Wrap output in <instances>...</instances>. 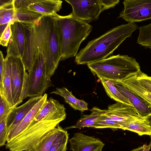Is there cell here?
<instances>
[{
  "instance_id": "277c9868",
  "label": "cell",
  "mask_w": 151,
  "mask_h": 151,
  "mask_svg": "<svg viewBox=\"0 0 151 151\" xmlns=\"http://www.w3.org/2000/svg\"><path fill=\"white\" fill-rule=\"evenodd\" d=\"M87 65L99 78L113 81L124 80L141 71L139 65L135 58L120 54L111 56Z\"/></svg>"
},
{
  "instance_id": "ab89813d",
  "label": "cell",
  "mask_w": 151,
  "mask_h": 151,
  "mask_svg": "<svg viewBox=\"0 0 151 151\" xmlns=\"http://www.w3.org/2000/svg\"><path fill=\"white\" fill-rule=\"evenodd\" d=\"M147 118L151 122V115L147 117ZM150 139H151V142H150L151 143V134L150 135Z\"/></svg>"
},
{
  "instance_id": "4dcf8cb0",
  "label": "cell",
  "mask_w": 151,
  "mask_h": 151,
  "mask_svg": "<svg viewBox=\"0 0 151 151\" xmlns=\"http://www.w3.org/2000/svg\"><path fill=\"white\" fill-rule=\"evenodd\" d=\"M135 76L141 85L151 93V76H148L141 71Z\"/></svg>"
},
{
  "instance_id": "30bf717a",
  "label": "cell",
  "mask_w": 151,
  "mask_h": 151,
  "mask_svg": "<svg viewBox=\"0 0 151 151\" xmlns=\"http://www.w3.org/2000/svg\"><path fill=\"white\" fill-rule=\"evenodd\" d=\"M104 114L109 118L123 127L140 116L133 106L117 102L105 109Z\"/></svg>"
},
{
  "instance_id": "ffe728a7",
  "label": "cell",
  "mask_w": 151,
  "mask_h": 151,
  "mask_svg": "<svg viewBox=\"0 0 151 151\" xmlns=\"http://www.w3.org/2000/svg\"><path fill=\"white\" fill-rule=\"evenodd\" d=\"M124 130H128L137 133L139 136L151 134V122L147 117L141 116L124 126Z\"/></svg>"
},
{
  "instance_id": "d4e9b609",
  "label": "cell",
  "mask_w": 151,
  "mask_h": 151,
  "mask_svg": "<svg viewBox=\"0 0 151 151\" xmlns=\"http://www.w3.org/2000/svg\"><path fill=\"white\" fill-rule=\"evenodd\" d=\"M4 73L3 81V91L0 93L4 96L12 108H14L12 96V87L9 64L5 59Z\"/></svg>"
},
{
  "instance_id": "7c38bea8",
  "label": "cell",
  "mask_w": 151,
  "mask_h": 151,
  "mask_svg": "<svg viewBox=\"0 0 151 151\" xmlns=\"http://www.w3.org/2000/svg\"><path fill=\"white\" fill-rule=\"evenodd\" d=\"M12 35L7 49V55L22 58L25 48V37L22 22H16L11 25Z\"/></svg>"
},
{
  "instance_id": "52a82bcc",
  "label": "cell",
  "mask_w": 151,
  "mask_h": 151,
  "mask_svg": "<svg viewBox=\"0 0 151 151\" xmlns=\"http://www.w3.org/2000/svg\"><path fill=\"white\" fill-rule=\"evenodd\" d=\"M5 59L9 64L12 98L15 107L27 97L28 74L21 58L6 56Z\"/></svg>"
},
{
  "instance_id": "5b68a950",
  "label": "cell",
  "mask_w": 151,
  "mask_h": 151,
  "mask_svg": "<svg viewBox=\"0 0 151 151\" xmlns=\"http://www.w3.org/2000/svg\"><path fill=\"white\" fill-rule=\"evenodd\" d=\"M66 114L47 116L26 128L6 145L10 151H34V147L52 130L64 120Z\"/></svg>"
},
{
  "instance_id": "836d02e7",
  "label": "cell",
  "mask_w": 151,
  "mask_h": 151,
  "mask_svg": "<svg viewBox=\"0 0 151 151\" xmlns=\"http://www.w3.org/2000/svg\"><path fill=\"white\" fill-rule=\"evenodd\" d=\"M12 23H9L4 30L0 37V44L3 46L7 47L11 37L12 33L11 25Z\"/></svg>"
},
{
  "instance_id": "9c48e42d",
  "label": "cell",
  "mask_w": 151,
  "mask_h": 151,
  "mask_svg": "<svg viewBox=\"0 0 151 151\" xmlns=\"http://www.w3.org/2000/svg\"><path fill=\"white\" fill-rule=\"evenodd\" d=\"M65 1L72 7V16L87 23L97 20L103 12L99 0Z\"/></svg>"
},
{
  "instance_id": "f546056e",
  "label": "cell",
  "mask_w": 151,
  "mask_h": 151,
  "mask_svg": "<svg viewBox=\"0 0 151 151\" xmlns=\"http://www.w3.org/2000/svg\"><path fill=\"white\" fill-rule=\"evenodd\" d=\"M103 113L96 122L94 128L121 129L122 127L117 122L111 120Z\"/></svg>"
},
{
  "instance_id": "3957f363",
  "label": "cell",
  "mask_w": 151,
  "mask_h": 151,
  "mask_svg": "<svg viewBox=\"0 0 151 151\" xmlns=\"http://www.w3.org/2000/svg\"><path fill=\"white\" fill-rule=\"evenodd\" d=\"M37 51L41 50L45 60L46 72L51 78L61 56L58 32L52 15L43 16L35 22Z\"/></svg>"
},
{
  "instance_id": "4fadbf2b",
  "label": "cell",
  "mask_w": 151,
  "mask_h": 151,
  "mask_svg": "<svg viewBox=\"0 0 151 151\" xmlns=\"http://www.w3.org/2000/svg\"><path fill=\"white\" fill-rule=\"evenodd\" d=\"M22 22L25 37V50L22 59L26 70H29L33 63L35 54L37 52L35 24V23Z\"/></svg>"
},
{
  "instance_id": "d6986e66",
  "label": "cell",
  "mask_w": 151,
  "mask_h": 151,
  "mask_svg": "<svg viewBox=\"0 0 151 151\" xmlns=\"http://www.w3.org/2000/svg\"><path fill=\"white\" fill-rule=\"evenodd\" d=\"M105 110L96 107H94L90 110L91 113L90 114L81 115V118L76 124L66 127L65 129L67 130L71 128H81L84 127L94 128L96 122Z\"/></svg>"
},
{
  "instance_id": "8992f818",
  "label": "cell",
  "mask_w": 151,
  "mask_h": 151,
  "mask_svg": "<svg viewBox=\"0 0 151 151\" xmlns=\"http://www.w3.org/2000/svg\"><path fill=\"white\" fill-rule=\"evenodd\" d=\"M52 85L50 78L47 73L44 55L41 50H39L28 70L27 96H42L46 90Z\"/></svg>"
},
{
  "instance_id": "f1b7e54d",
  "label": "cell",
  "mask_w": 151,
  "mask_h": 151,
  "mask_svg": "<svg viewBox=\"0 0 151 151\" xmlns=\"http://www.w3.org/2000/svg\"><path fill=\"white\" fill-rule=\"evenodd\" d=\"M69 134L65 129L54 141L48 151H66Z\"/></svg>"
},
{
  "instance_id": "cb8c5ba5",
  "label": "cell",
  "mask_w": 151,
  "mask_h": 151,
  "mask_svg": "<svg viewBox=\"0 0 151 151\" xmlns=\"http://www.w3.org/2000/svg\"><path fill=\"white\" fill-rule=\"evenodd\" d=\"M63 130L58 125L37 143L34 147V151H48L54 141Z\"/></svg>"
},
{
  "instance_id": "484cf974",
  "label": "cell",
  "mask_w": 151,
  "mask_h": 151,
  "mask_svg": "<svg viewBox=\"0 0 151 151\" xmlns=\"http://www.w3.org/2000/svg\"><path fill=\"white\" fill-rule=\"evenodd\" d=\"M15 9L16 13L14 22L35 23L43 16L40 13L29 10L27 9Z\"/></svg>"
},
{
  "instance_id": "603a6c76",
  "label": "cell",
  "mask_w": 151,
  "mask_h": 151,
  "mask_svg": "<svg viewBox=\"0 0 151 151\" xmlns=\"http://www.w3.org/2000/svg\"><path fill=\"white\" fill-rule=\"evenodd\" d=\"M99 79L107 94L109 97L117 102L133 106L129 100L117 89L114 85L113 81L102 78Z\"/></svg>"
},
{
  "instance_id": "7402d4cb",
  "label": "cell",
  "mask_w": 151,
  "mask_h": 151,
  "mask_svg": "<svg viewBox=\"0 0 151 151\" xmlns=\"http://www.w3.org/2000/svg\"><path fill=\"white\" fill-rule=\"evenodd\" d=\"M14 1L10 0L6 4L0 6V36L8 23L14 22L16 10Z\"/></svg>"
},
{
  "instance_id": "8d00e7d4",
  "label": "cell",
  "mask_w": 151,
  "mask_h": 151,
  "mask_svg": "<svg viewBox=\"0 0 151 151\" xmlns=\"http://www.w3.org/2000/svg\"><path fill=\"white\" fill-rule=\"evenodd\" d=\"M88 103L83 100L78 99L77 106L79 110L83 112L88 110Z\"/></svg>"
},
{
  "instance_id": "1f68e13d",
  "label": "cell",
  "mask_w": 151,
  "mask_h": 151,
  "mask_svg": "<svg viewBox=\"0 0 151 151\" xmlns=\"http://www.w3.org/2000/svg\"><path fill=\"white\" fill-rule=\"evenodd\" d=\"M0 121L8 116L14 108H12L4 96L0 94Z\"/></svg>"
},
{
  "instance_id": "74e56055",
  "label": "cell",
  "mask_w": 151,
  "mask_h": 151,
  "mask_svg": "<svg viewBox=\"0 0 151 151\" xmlns=\"http://www.w3.org/2000/svg\"><path fill=\"white\" fill-rule=\"evenodd\" d=\"M145 145V144L139 147H138L133 149L131 151H143Z\"/></svg>"
},
{
  "instance_id": "ba28073f",
  "label": "cell",
  "mask_w": 151,
  "mask_h": 151,
  "mask_svg": "<svg viewBox=\"0 0 151 151\" xmlns=\"http://www.w3.org/2000/svg\"><path fill=\"white\" fill-rule=\"evenodd\" d=\"M124 8L118 18L128 23H134L151 19V0H124Z\"/></svg>"
},
{
  "instance_id": "2e32d148",
  "label": "cell",
  "mask_w": 151,
  "mask_h": 151,
  "mask_svg": "<svg viewBox=\"0 0 151 151\" xmlns=\"http://www.w3.org/2000/svg\"><path fill=\"white\" fill-rule=\"evenodd\" d=\"M62 1L59 0H30L27 9L43 16L52 15L62 8Z\"/></svg>"
},
{
  "instance_id": "6da1fadb",
  "label": "cell",
  "mask_w": 151,
  "mask_h": 151,
  "mask_svg": "<svg viewBox=\"0 0 151 151\" xmlns=\"http://www.w3.org/2000/svg\"><path fill=\"white\" fill-rule=\"evenodd\" d=\"M138 27L134 23H128L111 29L88 42L76 56L75 62L87 65L106 58Z\"/></svg>"
},
{
  "instance_id": "e0dca14e",
  "label": "cell",
  "mask_w": 151,
  "mask_h": 151,
  "mask_svg": "<svg viewBox=\"0 0 151 151\" xmlns=\"http://www.w3.org/2000/svg\"><path fill=\"white\" fill-rule=\"evenodd\" d=\"M66 113L65 108L58 100L52 97L47 99L42 108L27 128H29L47 116Z\"/></svg>"
},
{
  "instance_id": "60d3db41",
  "label": "cell",
  "mask_w": 151,
  "mask_h": 151,
  "mask_svg": "<svg viewBox=\"0 0 151 151\" xmlns=\"http://www.w3.org/2000/svg\"></svg>"
},
{
  "instance_id": "f35d334b",
  "label": "cell",
  "mask_w": 151,
  "mask_h": 151,
  "mask_svg": "<svg viewBox=\"0 0 151 151\" xmlns=\"http://www.w3.org/2000/svg\"><path fill=\"white\" fill-rule=\"evenodd\" d=\"M151 147V143L150 142V144L147 145L146 144H145V148L143 151H149Z\"/></svg>"
},
{
  "instance_id": "8fae6325",
  "label": "cell",
  "mask_w": 151,
  "mask_h": 151,
  "mask_svg": "<svg viewBox=\"0 0 151 151\" xmlns=\"http://www.w3.org/2000/svg\"><path fill=\"white\" fill-rule=\"evenodd\" d=\"M42 96L31 97L22 105L14 108L9 113L6 121L8 132L7 142L10 141V138L14 132L23 119L41 99Z\"/></svg>"
},
{
  "instance_id": "83f0119b",
  "label": "cell",
  "mask_w": 151,
  "mask_h": 151,
  "mask_svg": "<svg viewBox=\"0 0 151 151\" xmlns=\"http://www.w3.org/2000/svg\"><path fill=\"white\" fill-rule=\"evenodd\" d=\"M63 97L65 103L68 104L74 109L78 110L77 106L78 99L73 94L72 91H69L66 88L63 87L57 88L56 90L51 93Z\"/></svg>"
},
{
  "instance_id": "44dd1931",
  "label": "cell",
  "mask_w": 151,
  "mask_h": 151,
  "mask_svg": "<svg viewBox=\"0 0 151 151\" xmlns=\"http://www.w3.org/2000/svg\"><path fill=\"white\" fill-rule=\"evenodd\" d=\"M119 81L132 92L146 101L151 106V93L141 85L137 79L135 75L132 76L124 80Z\"/></svg>"
},
{
  "instance_id": "9a60e30c",
  "label": "cell",
  "mask_w": 151,
  "mask_h": 151,
  "mask_svg": "<svg viewBox=\"0 0 151 151\" xmlns=\"http://www.w3.org/2000/svg\"><path fill=\"white\" fill-rule=\"evenodd\" d=\"M119 91L128 99L140 116L147 117L151 115V106L146 101L134 93L119 81H113Z\"/></svg>"
},
{
  "instance_id": "5bb4252c",
  "label": "cell",
  "mask_w": 151,
  "mask_h": 151,
  "mask_svg": "<svg viewBox=\"0 0 151 151\" xmlns=\"http://www.w3.org/2000/svg\"><path fill=\"white\" fill-rule=\"evenodd\" d=\"M69 141L72 151H102L104 145L99 139L80 132L74 133Z\"/></svg>"
},
{
  "instance_id": "4316f807",
  "label": "cell",
  "mask_w": 151,
  "mask_h": 151,
  "mask_svg": "<svg viewBox=\"0 0 151 151\" xmlns=\"http://www.w3.org/2000/svg\"><path fill=\"white\" fill-rule=\"evenodd\" d=\"M139 29L137 43L151 50V23L139 27Z\"/></svg>"
},
{
  "instance_id": "d6a6232c",
  "label": "cell",
  "mask_w": 151,
  "mask_h": 151,
  "mask_svg": "<svg viewBox=\"0 0 151 151\" xmlns=\"http://www.w3.org/2000/svg\"><path fill=\"white\" fill-rule=\"evenodd\" d=\"M8 116H5L0 121V146L1 147L6 144L7 141L8 135L6 127V121Z\"/></svg>"
},
{
  "instance_id": "e575fe53",
  "label": "cell",
  "mask_w": 151,
  "mask_h": 151,
  "mask_svg": "<svg viewBox=\"0 0 151 151\" xmlns=\"http://www.w3.org/2000/svg\"><path fill=\"white\" fill-rule=\"evenodd\" d=\"M2 52L0 51V93L3 91V81L4 73V62Z\"/></svg>"
},
{
  "instance_id": "d590c367",
  "label": "cell",
  "mask_w": 151,
  "mask_h": 151,
  "mask_svg": "<svg viewBox=\"0 0 151 151\" xmlns=\"http://www.w3.org/2000/svg\"><path fill=\"white\" fill-rule=\"evenodd\" d=\"M99 1L103 11L105 10L114 7L118 4L120 1L119 0H99Z\"/></svg>"
},
{
  "instance_id": "ac0fdd59",
  "label": "cell",
  "mask_w": 151,
  "mask_h": 151,
  "mask_svg": "<svg viewBox=\"0 0 151 151\" xmlns=\"http://www.w3.org/2000/svg\"><path fill=\"white\" fill-rule=\"evenodd\" d=\"M47 95L46 93L43 95L41 99L28 113L15 130L10 138V141L22 133L27 127L42 108L47 99Z\"/></svg>"
},
{
  "instance_id": "7a4b0ae2",
  "label": "cell",
  "mask_w": 151,
  "mask_h": 151,
  "mask_svg": "<svg viewBox=\"0 0 151 151\" xmlns=\"http://www.w3.org/2000/svg\"><path fill=\"white\" fill-rule=\"evenodd\" d=\"M52 16L55 21L60 44V61L76 57L81 44L91 32L92 26L70 14L62 16L56 14Z\"/></svg>"
}]
</instances>
